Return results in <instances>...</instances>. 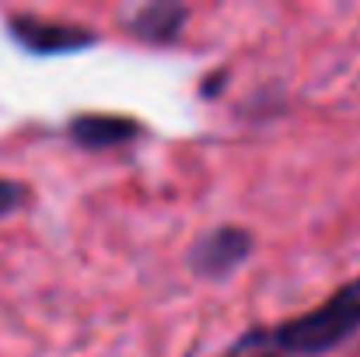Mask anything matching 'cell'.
Listing matches in <instances>:
<instances>
[{
	"mask_svg": "<svg viewBox=\"0 0 360 357\" xmlns=\"http://www.w3.org/2000/svg\"><path fill=\"white\" fill-rule=\"evenodd\" d=\"M360 330V277L343 284L319 308L287 319L273 330H252L228 351V357H315L340 347Z\"/></svg>",
	"mask_w": 360,
	"mask_h": 357,
	"instance_id": "obj_1",
	"label": "cell"
},
{
	"mask_svg": "<svg viewBox=\"0 0 360 357\" xmlns=\"http://www.w3.org/2000/svg\"><path fill=\"white\" fill-rule=\"evenodd\" d=\"M252 249V235L245 228H235V225H224V228H214L210 235H203L196 245H193V270L200 277H228L241 259L248 256Z\"/></svg>",
	"mask_w": 360,
	"mask_h": 357,
	"instance_id": "obj_2",
	"label": "cell"
},
{
	"mask_svg": "<svg viewBox=\"0 0 360 357\" xmlns=\"http://www.w3.org/2000/svg\"><path fill=\"white\" fill-rule=\"evenodd\" d=\"M14 39L32 49V53H70V49H84L95 42L91 32H84L81 25H56V21H35V18H18L11 25Z\"/></svg>",
	"mask_w": 360,
	"mask_h": 357,
	"instance_id": "obj_3",
	"label": "cell"
},
{
	"mask_svg": "<svg viewBox=\"0 0 360 357\" xmlns=\"http://www.w3.org/2000/svg\"><path fill=\"white\" fill-rule=\"evenodd\" d=\"M140 126L126 116H109V113H88V116H77L70 123V137L77 147H88V151H109V147H120L129 144V137H136Z\"/></svg>",
	"mask_w": 360,
	"mask_h": 357,
	"instance_id": "obj_4",
	"label": "cell"
},
{
	"mask_svg": "<svg viewBox=\"0 0 360 357\" xmlns=\"http://www.w3.org/2000/svg\"><path fill=\"white\" fill-rule=\"evenodd\" d=\"M186 18H189V11L182 4H150L129 18V32L147 42H172L182 32Z\"/></svg>",
	"mask_w": 360,
	"mask_h": 357,
	"instance_id": "obj_5",
	"label": "cell"
},
{
	"mask_svg": "<svg viewBox=\"0 0 360 357\" xmlns=\"http://www.w3.org/2000/svg\"><path fill=\"white\" fill-rule=\"evenodd\" d=\"M21 203H25V186L21 182H11V179H0V218L4 214H14Z\"/></svg>",
	"mask_w": 360,
	"mask_h": 357,
	"instance_id": "obj_6",
	"label": "cell"
}]
</instances>
